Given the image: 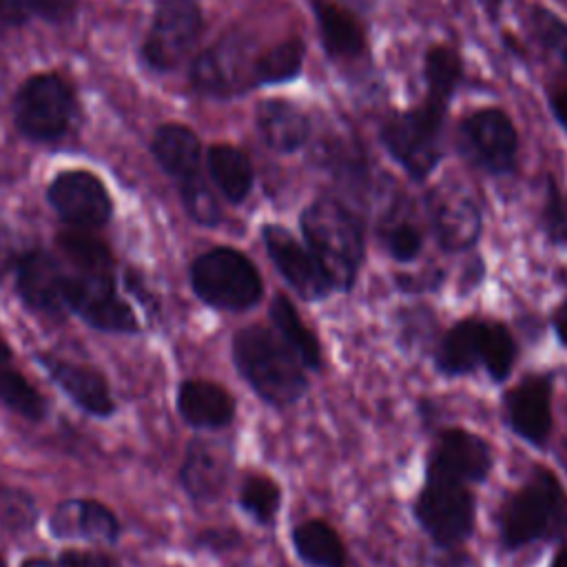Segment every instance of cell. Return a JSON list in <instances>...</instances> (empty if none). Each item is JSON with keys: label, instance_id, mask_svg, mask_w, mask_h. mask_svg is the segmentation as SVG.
Listing matches in <instances>:
<instances>
[{"label": "cell", "instance_id": "8d00e7d4", "mask_svg": "<svg viewBox=\"0 0 567 567\" xmlns=\"http://www.w3.org/2000/svg\"><path fill=\"white\" fill-rule=\"evenodd\" d=\"M532 31L536 40L558 58V62L567 69V24L560 22L554 13L545 9H534L529 16Z\"/></svg>", "mask_w": 567, "mask_h": 567}, {"label": "cell", "instance_id": "83f0119b", "mask_svg": "<svg viewBox=\"0 0 567 567\" xmlns=\"http://www.w3.org/2000/svg\"><path fill=\"white\" fill-rule=\"evenodd\" d=\"M270 319L281 337V341L292 350L303 368H321V348L315 332L303 323L297 308L286 295H277L270 303Z\"/></svg>", "mask_w": 567, "mask_h": 567}, {"label": "cell", "instance_id": "7c38bea8", "mask_svg": "<svg viewBox=\"0 0 567 567\" xmlns=\"http://www.w3.org/2000/svg\"><path fill=\"white\" fill-rule=\"evenodd\" d=\"M458 144L474 166L501 175L514 166L518 137L512 120L503 111L483 109L463 120Z\"/></svg>", "mask_w": 567, "mask_h": 567}, {"label": "cell", "instance_id": "b9f144b4", "mask_svg": "<svg viewBox=\"0 0 567 567\" xmlns=\"http://www.w3.org/2000/svg\"><path fill=\"white\" fill-rule=\"evenodd\" d=\"M425 567H476V563L472 560V556H465V554H436V556H430Z\"/></svg>", "mask_w": 567, "mask_h": 567}, {"label": "cell", "instance_id": "f6af8a7d", "mask_svg": "<svg viewBox=\"0 0 567 567\" xmlns=\"http://www.w3.org/2000/svg\"><path fill=\"white\" fill-rule=\"evenodd\" d=\"M20 567H64L60 560L58 563H53V560H49V558H27V560H22V565Z\"/></svg>", "mask_w": 567, "mask_h": 567}, {"label": "cell", "instance_id": "60d3db41", "mask_svg": "<svg viewBox=\"0 0 567 567\" xmlns=\"http://www.w3.org/2000/svg\"><path fill=\"white\" fill-rule=\"evenodd\" d=\"M58 560L64 567H120L111 556L91 549H64Z\"/></svg>", "mask_w": 567, "mask_h": 567}, {"label": "cell", "instance_id": "3957f363", "mask_svg": "<svg viewBox=\"0 0 567 567\" xmlns=\"http://www.w3.org/2000/svg\"><path fill=\"white\" fill-rule=\"evenodd\" d=\"M565 534L567 494L547 467H536L503 505L501 540L507 549H518L527 543L551 540Z\"/></svg>", "mask_w": 567, "mask_h": 567}, {"label": "cell", "instance_id": "7dc6e473", "mask_svg": "<svg viewBox=\"0 0 567 567\" xmlns=\"http://www.w3.org/2000/svg\"><path fill=\"white\" fill-rule=\"evenodd\" d=\"M485 4H487L492 11H496V9L501 7V0H485Z\"/></svg>", "mask_w": 567, "mask_h": 567}, {"label": "cell", "instance_id": "5bb4252c", "mask_svg": "<svg viewBox=\"0 0 567 567\" xmlns=\"http://www.w3.org/2000/svg\"><path fill=\"white\" fill-rule=\"evenodd\" d=\"M261 237L275 268L301 299L317 301L330 295L332 284L315 255L303 248L284 226L268 224L264 226Z\"/></svg>", "mask_w": 567, "mask_h": 567}, {"label": "cell", "instance_id": "836d02e7", "mask_svg": "<svg viewBox=\"0 0 567 567\" xmlns=\"http://www.w3.org/2000/svg\"><path fill=\"white\" fill-rule=\"evenodd\" d=\"M516 343L509 330L498 321H485V354L483 368L494 381H505L514 368Z\"/></svg>", "mask_w": 567, "mask_h": 567}, {"label": "cell", "instance_id": "52a82bcc", "mask_svg": "<svg viewBox=\"0 0 567 567\" xmlns=\"http://www.w3.org/2000/svg\"><path fill=\"white\" fill-rule=\"evenodd\" d=\"M71 268L69 312L78 315L86 326L100 332L135 334L140 319L128 301L117 292L115 275L111 270Z\"/></svg>", "mask_w": 567, "mask_h": 567}, {"label": "cell", "instance_id": "9c48e42d", "mask_svg": "<svg viewBox=\"0 0 567 567\" xmlns=\"http://www.w3.org/2000/svg\"><path fill=\"white\" fill-rule=\"evenodd\" d=\"M414 516L436 545L452 547L474 532V496L465 483L427 476L414 503Z\"/></svg>", "mask_w": 567, "mask_h": 567}, {"label": "cell", "instance_id": "7402d4cb", "mask_svg": "<svg viewBox=\"0 0 567 567\" xmlns=\"http://www.w3.org/2000/svg\"><path fill=\"white\" fill-rule=\"evenodd\" d=\"M151 153L159 168L177 186L202 175V146L197 135L184 124H162L151 140Z\"/></svg>", "mask_w": 567, "mask_h": 567}, {"label": "cell", "instance_id": "f546056e", "mask_svg": "<svg viewBox=\"0 0 567 567\" xmlns=\"http://www.w3.org/2000/svg\"><path fill=\"white\" fill-rule=\"evenodd\" d=\"M425 80H427V102L447 106L461 80V60L456 51L447 47L430 49L425 58Z\"/></svg>", "mask_w": 567, "mask_h": 567}, {"label": "cell", "instance_id": "ab89813d", "mask_svg": "<svg viewBox=\"0 0 567 567\" xmlns=\"http://www.w3.org/2000/svg\"><path fill=\"white\" fill-rule=\"evenodd\" d=\"M29 250V246L22 244L20 235L11 230L9 226L0 224V281L16 270L20 257Z\"/></svg>", "mask_w": 567, "mask_h": 567}, {"label": "cell", "instance_id": "4fadbf2b", "mask_svg": "<svg viewBox=\"0 0 567 567\" xmlns=\"http://www.w3.org/2000/svg\"><path fill=\"white\" fill-rule=\"evenodd\" d=\"M257 55L239 38H226L199 53L190 66V80L197 91L215 97H228L257 86Z\"/></svg>", "mask_w": 567, "mask_h": 567}, {"label": "cell", "instance_id": "9a60e30c", "mask_svg": "<svg viewBox=\"0 0 567 567\" xmlns=\"http://www.w3.org/2000/svg\"><path fill=\"white\" fill-rule=\"evenodd\" d=\"M492 470V450L478 434L452 427L439 434L427 463V476L456 483H481Z\"/></svg>", "mask_w": 567, "mask_h": 567}, {"label": "cell", "instance_id": "bcb514c9", "mask_svg": "<svg viewBox=\"0 0 567 567\" xmlns=\"http://www.w3.org/2000/svg\"><path fill=\"white\" fill-rule=\"evenodd\" d=\"M551 567H567V545H563V547L556 551V556H554V560H551Z\"/></svg>", "mask_w": 567, "mask_h": 567}, {"label": "cell", "instance_id": "d590c367", "mask_svg": "<svg viewBox=\"0 0 567 567\" xmlns=\"http://www.w3.org/2000/svg\"><path fill=\"white\" fill-rule=\"evenodd\" d=\"M38 520V507L33 498L13 487H0V525L9 532H27Z\"/></svg>", "mask_w": 567, "mask_h": 567}, {"label": "cell", "instance_id": "44dd1931", "mask_svg": "<svg viewBox=\"0 0 567 567\" xmlns=\"http://www.w3.org/2000/svg\"><path fill=\"white\" fill-rule=\"evenodd\" d=\"M177 412L190 427L219 430L233 421L235 399L215 381L186 379L177 390Z\"/></svg>", "mask_w": 567, "mask_h": 567}, {"label": "cell", "instance_id": "8992f818", "mask_svg": "<svg viewBox=\"0 0 567 567\" xmlns=\"http://www.w3.org/2000/svg\"><path fill=\"white\" fill-rule=\"evenodd\" d=\"M445 106L425 100L421 109L392 115L381 128L390 155L416 179H423L441 159V128Z\"/></svg>", "mask_w": 567, "mask_h": 567}, {"label": "cell", "instance_id": "7a4b0ae2", "mask_svg": "<svg viewBox=\"0 0 567 567\" xmlns=\"http://www.w3.org/2000/svg\"><path fill=\"white\" fill-rule=\"evenodd\" d=\"M301 233L332 288L350 290L363 261L359 219L337 199L323 197L303 210Z\"/></svg>", "mask_w": 567, "mask_h": 567}, {"label": "cell", "instance_id": "1f68e13d", "mask_svg": "<svg viewBox=\"0 0 567 567\" xmlns=\"http://www.w3.org/2000/svg\"><path fill=\"white\" fill-rule=\"evenodd\" d=\"M279 503H281V489L268 476L250 474L239 487L241 509L259 525H268L277 516Z\"/></svg>", "mask_w": 567, "mask_h": 567}, {"label": "cell", "instance_id": "f35d334b", "mask_svg": "<svg viewBox=\"0 0 567 567\" xmlns=\"http://www.w3.org/2000/svg\"><path fill=\"white\" fill-rule=\"evenodd\" d=\"M545 233L560 246H567V195L551 190L543 210Z\"/></svg>", "mask_w": 567, "mask_h": 567}, {"label": "cell", "instance_id": "cb8c5ba5", "mask_svg": "<svg viewBox=\"0 0 567 567\" xmlns=\"http://www.w3.org/2000/svg\"><path fill=\"white\" fill-rule=\"evenodd\" d=\"M485 321L463 319L452 326L436 348V368L450 377L474 372L483 365Z\"/></svg>", "mask_w": 567, "mask_h": 567}, {"label": "cell", "instance_id": "8fae6325", "mask_svg": "<svg viewBox=\"0 0 567 567\" xmlns=\"http://www.w3.org/2000/svg\"><path fill=\"white\" fill-rule=\"evenodd\" d=\"M47 202L71 228L95 230L113 215V199L104 182L84 168L58 173L47 188Z\"/></svg>", "mask_w": 567, "mask_h": 567}, {"label": "cell", "instance_id": "681fc988", "mask_svg": "<svg viewBox=\"0 0 567 567\" xmlns=\"http://www.w3.org/2000/svg\"><path fill=\"white\" fill-rule=\"evenodd\" d=\"M560 2H565V4H567V0H560Z\"/></svg>", "mask_w": 567, "mask_h": 567}, {"label": "cell", "instance_id": "30bf717a", "mask_svg": "<svg viewBox=\"0 0 567 567\" xmlns=\"http://www.w3.org/2000/svg\"><path fill=\"white\" fill-rule=\"evenodd\" d=\"M16 290L18 297L33 312L62 319L69 312L71 295V268L69 264L44 248H29L16 270Z\"/></svg>", "mask_w": 567, "mask_h": 567}, {"label": "cell", "instance_id": "ba28073f", "mask_svg": "<svg viewBox=\"0 0 567 567\" xmlns=\"http://www.w3.org/2000/svg\"><path fill=\"white\" fill-rule=\"evenodd\" d=\"M202 33V11L195 0H162L142 42V60L159 73L179 66Z\"/></svg>", "mask_w": 567, "mask_h": 567}, {"label": "cell", "instance_id": "5b68a950", "mask_svg": "<svg viewBox=\"0 0 567 567\" xmlns=\"http://www.w3.org/2000/svg\"><path fill=\"white\" fill-rule=\"evenodd\" d=\"M13 124L31 142L64 137L75 120L78 100L73 86L58 73L29 75L16 91Z\"/></svg>", "mask_w": 567, "mask_h": 567}, {"label": "cell", "instance_id": "c3c4849f", "mask_svg": "<svg viewBox=\"0 0 567 567\" xmlns=\"http://www.w3.org/2000/svg\"><path fill=\"white\" fill-rule=\"evenodd\" d=\"M0 567H7V563H4V558L0 556Z\"/></svg>", "mask_w": 567, "mask_h": 567}, {"label": "cell", "instance_id": "4316f807", "mask_svg": "<svg viewBox=\"0 0 567 567\" xmlns=\"http://www.w3.org/2000/svg\"><path fill=\"white\" fill-rule=\"evenodd\" d=\"M0 403L29 421H42L49 410L42 392L13 365V354L4 339H0Z\"/></svg>", "mask_w": 567, "mask_h": 567}, {"label": "cell", "instance_id": "2e32d148", "mask_svg": "<svg viewBox=\"0 0 567 567\" xmlns=\"http://www.w3.org/2000/svg\"><path fill=\"white\" fill-rule=\"evenodd\" d=\"M427 213L439 244L445 250H467L481 235V210L458 186L443 184L427 195Z\"/></svg>", "mask_w": 567, "mask_h": 567}, {"label": "cell", "instance_id": "e575fe53", "mask_svg": "<svg viewBox=\"0 0 567 567\" xmlns=\"http://www.w3.org/2000/svg\"><path fill=\"white\" fill-rule=\"evenodd\" d=\"M179 197L188 217L199 226H217L221 210L206 179L199 175L186 184H179Z\"/></svg>", "mask_w": 567, "mask_h": 567}, {"label": "cell", "instance_id": "74e56055", "mask_svg": "<svg viewBox=\"0 0 567 567\" xmlns=\"http://www.w3.org/2000/svg\"><path fill=\"white\" fill-rule=\"evenodd\" d=\"M381 239H383V246L390 252V257L396 259V261L414 259L421 252V246H423L419 228L414 224H410L408 219L390 221L383 228Z\"/></svg>", "mask_w": 567, "mask_h": 567}, {"label": "cell", "instance_id": "d6986e66", "mask_svg": "<svg viewBox=\"0 0 567 567\" xmlns=\"http://www.w3.org/2000/svg\"><path fill=\"white\" fill-rule=\"evenodd\" d=\"M230 461L233 452L226 443L202 436L193 439L179 467V483L184 492L197 503H208L217 498L226 487Z\"/></svg>", "mask_w": 567, "mask_h": 567}, {"label": "cell", "instance_id": "ac0fdd59", "mask_svg": "<svg viewBox=\"0 0 567 567\" xmlns=\"http://www.w3.org/2000/svg\"><path fill=\"white\" fill-rule=\"evenodd\" d=\"M551 377L532 374L505 394L509 427L532 445H543L551 430Z\"/></svg>", "mask_w": 567, "mask_h": 567}, {"label": "cell", "instance_id": "d4e9b609", "mask_svg": "<svg viewBox=\"0 0 567 567\" xmlns=\"http://www.w3.org/2000/svg\"><path fill=\"white\" fill-rule=\"evenodd\" d=\"M206 166L217 190L230 202L239 204L252 188V166L244 151L230 144H213L206 151Z\"/></svg>", "mask_w": 567, "mask_h": 567}, {"label": "cell", "instance_id": "e0dca14e", "mask_svg": "<svg viewBox=\"0 0 567 567\" xmlns=\"http://www.w3.org/2000/svg\"><path fill=\"white\" fill-rule=\"evenodd\" d=\"M35 361L47 377L86 414L109 419L115 412V401L104 374L91 365L62 359L53 352H35Z\"/></svg>", "mask_w": 567, "mask_h": 567}, {"label": "cell", "instance_id": "f1b7e54d", "mask_svg": "<svg viewBox=\"0 0 567 567\" xmlns=\"http://www.w3.org/2000/svg\"><path fill=\"white\" fill-rule=\"evenodd\" d=\"M299 558L312 567H346V547L339 534L323 520H303L292 529Z\"/></svg>", "mask_w": 567, "mask_h": 567}, {"label": "cell", "instance_id": "6da1fadb", "mask_svg": "<svg viewBox=\"0 0 567 567\" xmlns=\"http://www.w3.org/2000/svg\"><path fill=\"white\" fill-rule=\"evenodd\" d=\"M233 361L248 385L275 408L292 405L308 388L299 359L281 337L261 326H248L233 337Z\"/></svg>", "mask_w": 567, "mask_h": 567}, {"label": "cell", "instance_id": "d6a6232c", "mask_svg": "<svg viewBox=\"0 0 567 567\" xmlns=\"http://www.w3.org/2000/svg\"><path fill=\"white\" fill-rule=\"evenodd\" d=\"M75 0H0V18L11 24L42 18L47 22H66L75 16Z\"/></svg>", "mask_w": 567, "mask_h": 567}, {"label": "cell", "instance_id": "7bdbcfd3", "mask_svg": "<svg viewBox=\"0 0 567 567\" xmlns=\"http://www.w3.org/2000/svg\"><path fill=\"white\" fill-rule=\"evenodd\" d=\"M551 323H554V330L558 334V339L567 346V301L560 303L551 317Z\"/></svg>", "mask_w": 567, "mask_h": 567}, {"label": "cell", "instance_id": "ee69618b", "mask_svg": "<svg viewBox=\"0 0 567 567\" xmlns=\"http://www.w3.org/2000/svg\"><path fill=\"white\" fill-rule=\"evenodd\" d=\"M551 111L556 120L567 128V91H560L551 97Z\"/></svg>", "mask_w": 567, "mask_h": 567}, {"label": "cell", "instance_id": "484cf974", "mask_svg": "<svg viewBox=\"0 0 567 567\" xmlns=\"http://www.w3.org/2000/svg\"><path fill=\"white\" fill-rule=\"evenodd\" d=\"M321 42L332 58H357L363 49V31L359 22L332 0H312Z\"/></svg>", "mask_w": 567, "mask_h": 567}, {"label": "cell", "instance_id": "4dcf8cb0", "mask_svg": "<svg viewBox=\"0 0 567 567\" xmlns=\"http://www.w3.org/2000/svg\"><path fill=\"white\" fill-rule=\"evenodd\" d=\"M303 51H306L303 42L292 38V40L279 42L277 47L257 55L255 82L257 84H277V82L292 80L301 69Z\"/></svg>", "mask_w": 567, "mask_h": 567}, {"label": "cell", "instance_id": "603a6c76", "mask_svg": "<svg viewBox=\"0 0 567 567\" xmlns=\"http://www.w3.org/2000/svg\"><path fill=\"white\" fill-rule=\"evenodd\" d=\"M257 131L268 148L292 153L306 144L310 124L297 104L288 100H266L257 109Z\"/></svg>", "mask_w": 567, "mask_h": 567}, {"label": "cell", "instance_id": "277c9868", "mask_svg": "<svg viewBox=\"0 0 567 567\" xmlns=\"http://www.w3.org/2000/svg\"><path fill=\"white\" fill-rule=\"evenodd\" d=\"M193 292L217 310H248L261 299L264 281L255 264L239 250L217 246L190 264Z\"/></svg>", "mask_w": 567, "mask_h": 567}, {"label": "cell", "instance_id": "ffe728a7", "mask_svg": "<svg viewBox=\"0 0 567 567\" xmlns=\"http://www.w3.org/2000/svg\"><path fill=\"white\" fill-rule=\"evenodd\" d=\"M49 532L60 540L115 543L122 527L113 509L102 501L66 498L55 505L49 518Z\"/></svg>", "mask_w": 567, "mask_h": 567}]
</instances>
